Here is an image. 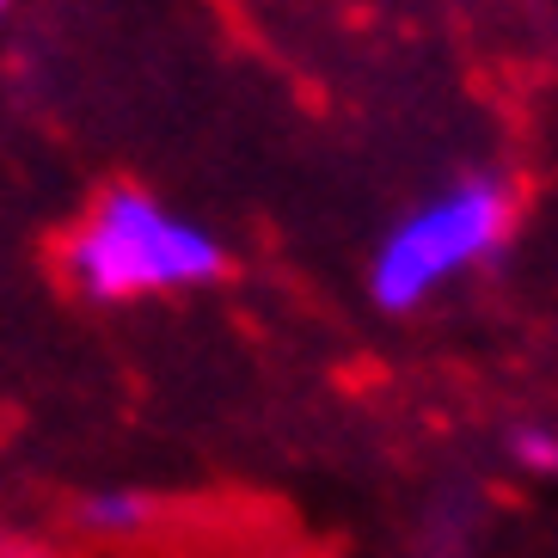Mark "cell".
I'll list each match as a JSON object with an SVG mask.
<instances>
[{
  "label": "cell",
  "instance_id": "1",
  "mask_svg": "<svg viewBox=\"0 0 558 558\" xmlns=\"http://www.w3.org/2000/svg\"><path fill=\"white\" fill-rule=\"evenodd\" d=\"M221 264H228L221 240L148 191H105L99 209L68 240V277L93 301L179 295V289L215 282Z\"/></svg>",
  "mask_w": 558,
  "mask_h": 558
},
{
  "label": "cell",
  "instance_id": "2",
  "mask_svg": "<svg viewBox=\"0 0 558 558\" xmlns=\"http://www.w3.org/2000/svg\"><path fill=\"white\" fill-rule=\"evenodd\" d=\"M509 191L497 179H466L442 197L417 203V209L399 221L375 252V270H368V295L387 313H411L417 301H429L436 289L485 264L509 233Z\"/></svg>",
  "mask_w": 558,
  "mask_h": 558
},
{
  "label": "cell",
  "instance_id": "3",
  "mask_svg": "<svg viewBox=\"0 0 558 558\" xmlns=\"http://www.w3.org/2000/svg\"><path fill=\"white\" fill-rule=\"evenodd\" d=\"M154 515V504L142 492H99L86 497V522L99 527V534H142Z\"/></svg>",
  "mask_w": 558,
  "mask_h": 558
},
{
  "label": "cell",
  "instance_id": "4",
  "mask_svg": "<svg viewBox=\"0 0 558 558\" xmlns=\"http://www.w3.org/2000/svg\"><path fill=\"white\" fill-rule=\"evenodd\" d=\"M509 454L522 460L527 473L558 478V429L553 424H515L509 429Z\"/></svg>",
  "mask_w": 558,
  "mask_h": 558
},
{
  "label": "cell",
  "instance_id": "5",
  "mask_svg": "<svg viewBox=\"0 0 558 558\" xmlns=\"http://www.w3.org/2000/svg\"><path fill=\"white\" fill-rule=\"evenodd\" d=\"M7 7H13V0H0V13H7Z\"/></svg>",
  "mask_w": 558,
  "mask_h": 558
}]
</instances>
